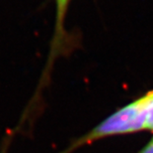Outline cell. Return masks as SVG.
<instances>
[{"mask_svg": "<svg viewBox=\"0 0 153 153\" xmlns=\"http://www.w3.org/2000/svg\"><path fill=\"white\" fill-rule=\"evenodd\" d=\"M55 2V20H54V29L53 36L51 41L50 54H48V63L45 65V73L43 78H47L50 75V71L53 66L55 60L62 52L63 46L65 45L64 40L66 38L65 29H64V22H65L66 15L68 13L71 0H54Z\"/></svg>", "mask_w": 153, "mask_h": 153, "instance_id": "obj_2", "label": "cell"}, {"mask_svg": "<svg viewBox=\"0 0 153 153\" xmlns=\"http://www.w3.org/2000/svg\"><path fill=\"white\" fill-rule=\"evenodd\" d=\"M142 131L153 132V90L120 107L59 153H73L101 139Z\"/></svg>", "mask_w": 153, "mask_h": 153, "instance_id": "obj_1", "label": "cell"}, {"mask_svg": "<svg viewBox=\"0 0 153 153\" xmlns=\"http://www.w3.org/2000/svg\"><path fill=\"white\" fill-rule=\"evenodd\" d=\"M137 153H153V138L143 146Z\"/></svg>", "mask_w": 153, "mask_h": 153, "instance_id": "obj_3", "label": "cell"}]
</instances>
